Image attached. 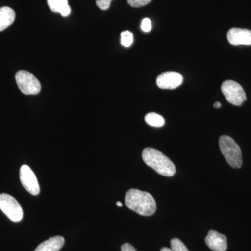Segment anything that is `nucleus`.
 I'll return each instance as SVG.
<instances>
[{
	"label": "nucleus",
	"mask_w": 251,
	"mask_h": 251,
	"mask_svg": "<svg viewBox=\"0 0 251 251\" xmlns=\"http://www.w3.org/2000/svg\"><path fill=\"white\" fill-rule=\"evenodd\" d=\"M205 244L213 251H226L227 249V238L215 230H210L205 238Z\"/></svg>",
	"instance_id": "9d476101"
},
{
	"label": "nucleus",
	"mask_w": 251,
	"mask_h": 251,
	"mask_svg": "<svg viewBox=\"0 0 251 251\" xmlns=\"http://www.w3.org/2000/svg\"><path fill=\"white\" fill-rule=\"evenodd\" d=\"M219 148L227 163L233 168L242 166V154L238 144L228 135H222L219 138Z\"/></svg>",
	"instance_id": "7ed1b4c3"
},
{
	"label": "nucleus",
	"mask_w": 251,
	"mask_h": 251,
	"mask_svg": "<svg viewBox=\"0 0 251 251\" xmlns=\"http://www.w3.org/2000/svg\"><path fill=\"white\" fill-rule=\"evenodd\" d=\"M48 4L51 11L59 13L64 17L71 14V8L68 4V0H47Z\"/></svg>",
	"instance_id": "ddd939ff"
},
{
	"label": "nucleus",
	"mask_w": 251,
	"mask_h": 251,
	"mask_svg": "<svg viewBox=\"0 0 251 251\" xmlns=\"http://www.w3.org/2000/svg\"><path fill=\"white\" fill-rule=\"evenodd\" d=\"M122 251H136L135 250V248L133 247V246L130 245L128 243H126V244H124L121 247Z\"/></svg>",
	"instance_id": "aec40b11"
},
{
	"label": "nucleus",
	"mask_w": 251,
	"mask_h": 251,
	"mask_svg": "<svg viewBox=\"0 0 251 251\" xmlns=\"http://www.w3.org/2000/svg\"><path fill=\"white\" fill-rule=\"evenodd\" d=\"M65 239L62 236L50 238L39 244L34 251H59L64 246Z\"/></svg>",
	"instance_id": "9b49d317"
},
{
	"label": "nucleus",
	"mask_w": 251,
	"mask_h": 251,
	"mask_svg": "<svg viewBox=\"0 0 251 251\" xmlns=\"http://www.w3.org/2000/svg\"><path fill=\"white\" fill-rule=\"evenodd\" d=\"M183 76L177 72H167L158 75L156 84L163 90H174L182 84Z\"/></svg>",
	"instance_id": "6e6552de"
},
{
	"label": "nucleus",
	"mask_w": 251,
	"mask_h": 251,
	"mask_svg": "<svg viewBox=\"0 0 251 251\" xmlns=\"http://www.w3.org/2000/svg\"><path fill=\"white\" fill-rule=\"evenodd\" d=\"M116 204L117 206H120V207H122V204L120 202H117L116 203Z\"/></svg>",
	"instance_id": "5701e85b"
},
{
	"label": "nucleus",
	"mask_w": 251,
	"mask_h": 251,
	"mask_svg": "<svg viewBox=\"0 0 251 251\" xmlns=\"http://www.w3.org/2000/svg\"><path fill=\"white\" fill-rule=\"evenodd\" d=\"M221 91L226 100L236 106H240L247 100V95L242 86L233 80L223 82Z\"/></svg>",
	"instance_id": "423d86ee"
},
{
	"label": "nucleus",
	"mask_w": 251,
	"mask_h": 251,
	"mask_svg": "<svg viewBox=\"0 0 251 251\" xmlns=\"http://www.w3.org/2000/svg\"><path fill=\"white\" fill-rule=\"evenodd\" d=\"M171 246L173 251H189L184 243L177 238L171 239Z\"/></svg>",
	"instance_id": "dca6fc26"
},
{
	"label": "nucleus",
	"mask_w": 251,
	"mask_h": 251,
	"mask_svg": "<svg viewBox=\"0 0 251 251\" xmlns=\"http://www.w3.org/2000/svg\"><path fill=\"white\" fill-rule=\"evenodd\" d=\"M143 161L159 175L173 176L176 173L174 163L168 156L154 148L144 149L142 153Z\"/></svg>",
	"instance_id": "f03ea898"
},
{
	"label": "nucleus",
	"mask_w": 251,
	"mask_h": 251,
	"mask_svg": "<svg viewBox=\"0 0 251 251\" xmlns=\"http://www.w3.org/2000/svg\"><path fill=\"white\" fill-rule=\"evenodd\" d=\"M145 120L149 125L154 128H161L165 125V120L161 115L156 112H150L145 117Z\"/></svg>",
	"instance_id": "4468645a"
},
{
	"label": "nucleus",
	"mask_w": 251,
	"mask_h": 251,
	"mask_svg": "<svg viewBox=\"0 0 251 251\" xmlns=\"http://www.w3.org/2000/svg\"><path fill=\"white\" fill-rule=\"evenodd\" d=\"M151 22L149 18H144L141 23V29L144 32H150L151 30Z\"/></svg>",
	"instance_id": "6ab92c4d"
},
{
	"label": "nucleus",
	"mask_w": 251,
	"mask_h": 251,
	"mask_svg": "<svg viewBox=\"0 0 251 251\" xmlns=\"http://www.w3.org/2000/svg\"><path fill=\"white\" fill-rule=\"evenodd\" d=\"M125 204L128 209L141 216H151L156 211V203L152 195L136 188H131L127 191Z\"/></svg>",
	"instance_id": "f257e3e1"
},
{
	"label": "nucleus",
	"mask_w": 251,
	"mask_h": 251,
	"mask_svg": "<svg viewBox=\"0 0 251 251\" xmlns=\"http://www.w3.org/2000/svg\"><path fill=\"white\" fill-rule=\"evenodd\" d=\"M214 107L215 108H220L221 107V103H220V102H216V103L214 104Z\"/></svg>",
	"instance_id": "412c9836"
},
{
	"label": "nucleus",
	"mask_w": 251,
	"mask_h": 251,
	"mask_svg": "<svg viewBox=\"0 0 251 251\" xmlns=\"http://www.w3.org/2000/svg\"><path fill=\"white\" fill-rule=\"evenodd\" d=\"M127 1L132 7L138 8L146 6L151 2V0H127Z\"/></svg>",
	"instance_id": "f3484780"
},
{
	"label": "nucleus",
	"mask_w": 251,
	"mask_h": 251,
	"mask_svg": "<svg viewBox=\"0 0 251 251\" xmlns=\"http://www.w3.org/2000/svg\"><path fill=\"white\" fill-rule=\"evenodd\" d=\"M16 81L20 90L26 95H36L41 92L40 82L30 72L19 71L16 73Z\"/></svg>",
	"instance_id": "20e7f679"
},
{
	"label": "nucleus",
	"mask_w": 251,
	"mask_h": 251,
	"mask_svg": "<svg viewBox=\"0 0 251 251\" xmlns=\"http://www.w3.org/2000/svg\"><path fill=\"white\" fill-rule=\"evenodd\" d=\"M161 251H173L171 249L168 247H163V249H161Z\"/></svg>",
	"instance_id": "4be33fe9"
},
{
	"label": "nucleus",
	"mask_w": 251,
	"mask_h": 251,
	"mask_svg": "<svg viewBox=\"0 0 251 251\" xmlns=\"http://www.w3.org/2000/svg\"><path fill=\"white\" fill-rule=\"evenodd\" d=\"M20 179L23 187L33 196L40 193V187L36 175L27 165H23L20 169Z\"/></svg>",
	"instance_id": "0eeeda50"
},
{
	"label": "nucleus",
	"mask_w": 251,
	"mask_h": 251,
	"mask_svg": "<svg viewBox=\"0 0 251 251\" xmlns=\"http://www.w3.org/2000/svg\"><path fill=\"white\" fill-rule=\"evenodd\" d=\"M16 18L15 11L8 6L0 8V31L5 30L9 27Z\"/></svg>",
	"instance_id": "f8f14e48"
},
{
	"label": "nucleus",
	"mask_w": 251,
	"mask_h": 251,
	"mask_svg": "<svg viewBox=\"0 0 251 251\" xmlns=\"http://www.w3.org/2000/svg\"><path fill=\"white\" fill-rule=\"evenodd\" d=\"M227 40L233 46H251V31L249 29L232 28L227 34Z\"/></svg>",
	"instance_id": "1a4fd4ad"
},
{
	"label": "nucleus",
	"mask_w": 251,
	"mask_h": 251,
	"mask_svg": "<svg viewBox=\"0 0 251 251\" xmlns=\"http://www.w3.org/2000/svg\"><path fill=\"white\" fill-rule=\"evenodd\" d=\"M112 1V0H97L96 3L99 9L105 11L110 8Z\"/></svg>",
	"instance_id": "a211bd4d"
},
{
	"label": "nucleus",
	"mask_w": 251,
	"mask_h": 251,
	"mask_svg": "<svg viewBox=\"0 0 251 251\" xmlns=\"http://www.w3.org/2000/svg\"><path fill=\"white\" fill-rule=\"evenodd\" d=\"M0 209L13 222H20L23 219L22 206L13 196L9 194H0Z\"/></svg>",
	"instance_id": "39448f33"
},
{
	"label": "nucleus",
	"mask_w": 251,
	"mask_h": 251,
	"mask_svg": "<svg viewBox=\"0 0 251 251\" xmlns=\"http://www.w3.org/2000/svg\"><path fill=\"white\" fill-rule=\"evenodd\" d=\"M133 42V35L128 31H123L121 33V44L125 47H129Z\"/></svg>",
	"instance_id": "2eb2a0df"
}]
</instances>
